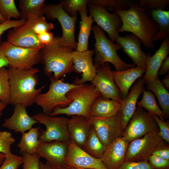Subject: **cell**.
<instances>
[{
	"instance_id": "cell-15",
	"label": "cell",
	"mask_w": 169,
	"mask_h": 169,
	"mask_svg": "<svg viewBox=\"0 0 169 169\" xmlns=\"http://www.w3.org/2000/svg\"><path fill=\"white\" fill-rule=\"evenodd\" d=\"M38 18L31 17L20 26L11 28L7 34V41L18 47L27 48L41 49L44 45L38 40L37 35L32 29V26Z\"/></svg>"
},
{
	"instance_id": "cell-54",
	"label": "cell",
	"mask_w": 169,
	"mask_h": 169,
	"mask_svg": "<svg viewBox=\"0 0 169 169\" xmlns=\"http://www.w3.org/2000/svg\"><path fill=\"white\" fill-rule=\"evenodd\" d=\"M7 104L3 102L0 100V117L2 115V111L6 108Z\"/></svg>"
},
{
	"instance_id": "cell-12",
	"label": "cell",
	"mask_w": 169,
	"mask_h": 169,
	"mask_svg": "<svg viewBox=\"0 0 169 169\" xmlns=\"http://www.w3.org/2000/svg\"><path fill=\"white\" fill-rule=\"evenodd\" d=\"M88 120L101 142L107 146L117 138L122 137L121 111L108 118L90 116Z\"/></svg>"
},
{
	"instance_id": "cell-51",
	"label": "cell",
	"mask_w": 169,
	"mask_h": 169,
	"mask_svg": "<svg viewBox=\"0 0 169 169\" xmlns=\"http://www.w3.org/2000/svg\"><path fill=\"white\" fill-rule=\"evenodd\" d=\"M163 86L167 90H169V72L161 81Z\"/></svg>"
},
{
	"instance_id": "cell-20",
	"label": "cell",
	"mask_w": 169,
	"mask_h": 169,
	"mask_svg": "<svg viewBox=\"0 0 169 169\" xmlns=\"http://www.w3.org/2000/svg\"><path fill=\"white\" fill-rule=\"evenodd\" d=\"M129 143L120 137L107 146L101 159L107 169H118L125 161Z\"/></svg>"
},
{
	"instance_id": "cell-45",
	"label": "cell",
	"mask_w": 169,
	"mask_h": 169,
	"mask_svg": "<svg viewBox=\"0 0 169 169\" xmlns=\"http://www.w3.org/2000/svg\"><path fill=\"white\" fill-rule=\"evenodd\" d=\"M118 169H154L148 160L139 161H125Z\"/></svg>"
},
{
	"instance_id": "cell-7",
	"label": "cell",
	"mask_w": 169,
	"mask_h": 169,
	"mask_svg": "<svg viewBox=\"0 0 169 169\" xmlns=\"http://www.w3.org/2000/svg\"><path fill=\"white\" fill-rule=\"evenodd\" d=\"M166 143L161 137L159 128L157 129L130 142L125 161L148 160L154 151L167 145Z\"/></svg>"
},
{
	"instance_id": "cell-39",
	"label": "cell",
	"mask_w": 169,
	"mask_h": 169,
	"mask_svg": "<svg viewBox=\"0 0 169 169\" xmlns=\"http://www.w3.org/2000/svg\"><path fill=\"white\" fill-rule=\"evenodd\" d=\"M23 163V157L10 152L6 154V157L0 167V169H18Z\"/></svg>"
},
{
	"instance_id": "cell-25",
	"label": "cell",
	"mask_w": 169,
	"mask_h": 169,
	"mask_svg": "<svg viewBox=\"0 0 169 169\" xmlns=\"http://www.w3.org/2000/svg\"><path fill=\"white\" fill-rule=\"evenodd\" d=\"M146 71V69L137 66L123 70L112 71L115 84L121 95V99L126 97L133 84L142 77Z\"/></svg>"
},
{
	"instance_id": "cell-2",
	"label": "cell",
	"mask_w": 169,
	"mask_h": 169,
	"mask_svg": "<svg viewBox=\"0 0 169 169\" xmlns=\"http://www.w3.org/2000/svg\"><path fill=\"white\" fill-rule=\"evenodd\" d=\"M9 85L10 104L23 105L27 107L34 103L36 96L45 87L36 89L38 84L36 74L38 69L33 67L21 70L9 67L8 69Z\"/></svg>"
},
{
	"instance_id": "cell-18",
	"label": "cell",
	"mask_w": 169,
	"mask_h": 169,
	"mask_svg": "<svg viewBox=\"0 0 169 169\" xmlns=\"http://www.w3.org/2000/svg\"><path fill=\"white\" fill-rule=\"evenodd\" d=\"M69 142L53 141L40 142L36 153L55 167L66 165Z\"/></svg>"
},
{
	"instance_id": "cell-49",
	"label": "cell",
	"mask_w": 169,
	"mask_h": 169,
	"mask_svg": "<svg viewBox=\"0 0 169 169\" xmlns=\"http://www.w3.org/2000/svg\"><path fill=\"white\" fill-rule=\"evenodd\" d=\"M1 41L0 40V68L9 66L8 61L1 49Z\"/></svg>"
},
{
	"instance_id": "cell-24",
	"label": "cell",
	"mask_w": 169,
	"mask_h": 169,
	"mask_svg": "<svg viewBox=\"0 0 169 169\" xmlns=\"http://www.w3.org/2000/svg\"><path fill=\"white\" fill-rule=\"evenodd\" d=\"M92 126L86 117L72 116L68 121V129L71 139L78 146L82 149L90 133Z\"/></svg>"
},
{
	"instance_id": "cell-52",
	"label": "cell",
	"mask_w": 169,
	"mask_h": 169,
	"mask_svg": "<svg viewBox=\"0 0 169 169\" xmlns=\"http://www.w3.org/2000/svg\"><path fill=\"white\" fill-rule=\"evenodd\" d=\"M9 28V25L7 22H5L2 24H0V36Z\"/></svg>"
},
{
	"instance_id": "cell-43",
	"label": "cell",
	"mask_w": 169,
	"mask_h": 169,
	"mask_svg": "<svg viewBox=\"0 0 169 169\" xmlns=\"http://www.w3.org/2000/svg\"><path fill=\"white\" fill-rule=\"evenodd\" d=\"M159 128V134L162 139L167 143H169V124L168 121H163L156 115L151 114Z\"/></svg>"
},
{
	"instance_id": "cell-41",
	"label": "cell",
	"mask_w": 169,
	"mask_h": 169,
	"mask_svg": "<svg viewBox=\"0 0 169 169\" xmlns=\"http://www.w3.org/2000/svg\"><path fill=\"white\" fill-rule=\"evenodd\" d=\"M54 28L53 24L51 23H48L44 16L37 19L32 27L33 32L37 35L45 32L50 31Z\"/></svg>"
},
{
	"instance_id": "cell-34",
	"label": "cell",
	"mask_w": 169,
	"mask_h": 169,
	"mask_svg": "<svg viewBox=\"0 0 169 169\" xmlns=\"http://www.w3.org/2000/svg\"><path fill=\"white\" fill-rule=\"evenodd\" d=\"M133 0H88V2L115 12L128 9L135 2Z\"/></svg>"
},
{
	"instance_id": "cell-37",
	"label": "cell",
	"mask_w": 169,
	"mask_h": 169,
	"mask_svg": "<svg viewBox=\"0 0 169 169\" xmlns=\"http://www.w3.org/2000/svg\"><path fill=\"white\" fill-rule=\"evenodd\" d=\"M0 100L7 105L10 104L8 71L5 67L0 68Z\"/></svg>"
},
{
	"instance_id": "cell-8",
	"label": "cell",
	"mask_w": 169,
	"mask_h": 169,
	"mask_svg": "<svg viewBox=\"0 0 169 169\" xmlns=\"http://www.w3.org/2000/svg\"><path fill=\"white\" fill-rule=\"evenodd\" d=\"M32 117L38 123L45 125L46 129L39 131L40 142L63 141L69 142L70 140L68 129L69 118L64 117L52 116L39 113Z\"/></svg>"
},
{
	"instance_id": "cell-5",
	"label": "cell",
	"mask_w": 169,
	"mask_h": 169,
	"mask_svg": "<svg viewBox=\"0 0 169 169\" xmlns=\"http://www.w3.org/2000/svg\"><path fill=\"white\" fill-rule=\"evenodd\" d=\"M91 30L95 40L94 64L96 69L107 62L113 64L116 71L123 70L135 67L134 64L126 63L121 59L116 52L122 49L121 46L117 43H113L108 39L102 28L95 25L92 26Z\"/></svg>"
},
{
	"instance_id": "cell-10",
	"label": "cell",
	"mask_w": 169,
	"mask_h": 169,
	"mask_svg": "<svg viewBox=\"0 0 169 169\" xmlns=\"http://www.w3.org/2000/svg\"><path fill=\"white\" fill-rule=\"evenodd\" d=\"M44 15L48 19L57 20L60 23L62 30L60 45L71 47L76 50L77 43L75 39V32L77 16H69L63 9L61 3L58 4H45Z\"/></svg>"
},
{
	"instance_id": "cell-28",
	"label": "cell",
	"mask_w": 169,
	"mask_h": 169,
	"mask_svg": "<svg viewBox=\"0 0 169 169\" xmlns=\"http://www.w3.org/2000/svg\"><path fill=\"white\" fill-rule=\"evenodd\" d=\"M40 128V126L32 127L28 132L21 133V138L17 146L20 153H36L40 143L39 140Z\"/></svg>"
},
{
	"instance_id": "cell-32",
	"label": "cell",
	"mask_w": 169,
	"mask_h": 169,
	"mask_svg": "<svg viewBox=\"0 0 169 169\" xmlns=\"http://www.w3.org/2000/svg\"><path fill=\"white\" fill-rule=\"evenodd\" d=\"M107 146L100 141L93 126L82 149L85 152L98 159H101Z\"/></svg>"
},
{
	"instance_id": "cell-19",
	"label": "cell",
	"mask_w": 169,
	"mask_h": 169,
	"mask_svg": "<svg viewBox=\"0 0 169 169\" xmlns=\"http://www.w3.org/2000/svg\"><path fill=\"white\" fill-rule=\"evenodd\" d=\"M145 83L143 76L139 78L126 97L120 101L121 125L123 132L136 111L137 101L139 96L143 92Z\"/></svg>"
},
{
	"instance_id": "cell-17",
	"label": "cell",
	"mask_w": 169,
	"mask_h": 169,
	"mask_svg": "<svg viewBox=\"0 0 169 169\" xmlns=\"http://www.w3.org/2000/svg\"><path fill=\"white\" fill-rule=\"evenodd\" d=\"M65 162L67 166L85 169H107L101 159L90 155L70 139Z\"/></svg>"
},
{
	"instance_id": "cell-46",
	"label": "cell",
	"mask_w": 169,
	"mask_h": 169,
	"mask_svg": "<svg viewBox=\"0 0 169 169\" xmlns=\"http://www.w3.org/2000/svg\"><path fill=\"white\" fill-rule=\"evenodd\" d=\"M39 42L42 44L47 45L51 44L54 40V36L50 31L45 32L37 35Z\"/></svg>"
},
{
	"instance_id": "cell-53",
	"label": "cell",
	"mask_w": 169,
	"mask_h": 169,
	"mask_svg": "<svg viewBox=\"0 0 169 169\" xmlns=\"http://www.w3.org/2000/svg\"><path fill=\"white\" fill-rule=\"evenodd\" d=\"M55 167V166H54ZM56 169H85L65 165L61 166L55 167Z\"/></svg>"
},
{
	"instance_id": "cell-31",
	"label": "cell",
	"mask_w": 169,
	"mask_h": 169,
	"mask_svg": "<svg viewBox=\"0 0 169 169\" xmlns=\"http://www.w3.org/2000/svg\"><path fill=\"white\" fill-rule=\"evenodd\" d=\"M151 15L159 27V31L154 37L153 42L163 41L169 36V11H151Z\"/></svg>"
},
{
	"instance_id": "cell-30",
	"label": "cell",
	"mask_w": 169,
	"mask_h": 169,
	"mask_svg": "<svg viewBox=\"0 0 169 169\" xmlns=\"http://www.w3.org/2000/svg\"><path fill=\"white\" fill-rule=\"evenodd\" d=\"M146 88L153 92L157 99L161 110L165 118L169 117V93L163 86L158 78L146 84Z\"/></svg>"
},
{
	"instance_id": "cell-38",
	"label": "cell",
	"mask_w": 169,
	"mask_h": 169,
	"mask_svg": "<svg viewBox=\"0 0 169 169\" xmlns=\"http://www.w3.org/2000/svg\"><path fill=\"white\" fill-rule=\"evenodd\" d=\"M139 6L146 11L163 10L169 4V0H136Z\"/></svg>"
},
{
	"instance_id": "cell-47",
	"label": "cell",
	"mask_w": 169,
	"mask_h": 169,
	"mask_svg": "<svg viewBox=\"0 0 169 169\" xmlns=\"http://www.w3.org/2000/svg\"><path fill=\"white\" fill-rule=\"evenodd\" d=\"M169 160V147L166 145L155 150L152 154Z\"/></svg>"
},
{
	"instance_id": "cell-56",
	"label": "cell",
	"mask_w": 169,
	"mask_h": 169,
	"mask_svg": "<svg viewBox=\"0 0 169 169\" xmlns=\"http://www.w3.org/2000/svg\"><path fill=\"white\" fill-rule=\"evenodd\" d=\"M7 20L2 15L0 12V24L5 23Z\"/></svg>"
},
{
	"instance_id": "cell-27",
	"label": "cell",
	"mask_w": 169,
	"mask_h": 169,
	"mask_svg": "<svg viewBox=\"0 0 169 169\" xmlns=\"http://www.w3.org/2000/svg\"><path fill=\"white\" fill-rule=\"evenodd\" d=\"M88 11H79L81 21L79 22V31L77 43L76 51L84 52L88 50L89 38L93 22L90 15L88 16Z\"/></svg>"
},
{
	"instance_id": "cell-22",
	"label": "cell",
	"mask_w": 169,
	"mask_h": 169,
	"mask_svg": "<svg viewBox=\"0 0 169 169\" xmlns=\"http://www.w3.org/2000/svg\"><path fill=\"white\" fill-rule=\"evenodd\" d=\"M169 54V36L163 41L158 49L152 56L147 53L146 59V69L144 77L145 83L156 80L158 77V72L163 61Z\"/></svg>"
},
{
	"instance_id": "cell-55",
	"label": "cell",
	"mask_w": 169,
	"mask_h": 169,
	"mask_svg": "<svg viewBox=\"0 0 169 169\" xmlns=\"http://www.w3.org/2000/svg\"><path fill=\"white\" fill-rule=\"evenodd\" d=\"M6 155L0 152V165H1L4 160Z\"/></svg>"
},
{
	"instance_id": "cell-40",
	"label": "cell",
	"mask_w": 169,
	"mask_h": 169,
	"mask_svg": "<svg viewBox=\"0 0 169 169\" xmlns=\"http://www.w3.org/2000/svg\"><path fill=\"white\" fill-rule=\"evenodd\" d=\"M15 141L12 134L7 131H0V152L6 154L11 152V145Z\"/></svg>"
},
{
	"instance_id": "cell-35",
	"label": "cell",
	"mask_w": 169,
	"mask_h": 169,
	"mask_svg": "<svg viewBox=\"0 0 169 169\" xmlns=\"http://www.w3.org/2000/svg\"><path fill=\"white\" fill-rule=\"evenodd\" d=\"M61 1L63 9L70 17L77 16V12L80 10L88 11L87 6L88 0H63Z\"/></svg>"
},
{
	"instance_id": "cell-50",
	"label": "cell",
	"mask_w": 169,
	"mask_h": 169,
	"mask_svg": "<svg viewBox=\"0 0 169 169\" xmlns=\"http://www.w3.org/2000/svg\"><path fill=\"white\" fill-rule=\"evenodd\" d=\"M39 168L40 169H56L54 166L47 161L45 163L40 161Z\"/></svg>"
},
{
	"instance_id": "cell-11",
	"label": "cell",
	"mask_w": 169,
	"mask_h": 169,
	"mask_svg": "<svg viewBox=\"0 0 169 169\" xmlns=\"http://www.w3.org/2000/svg\"><path fill=\"white\" fill-rule=\"evenodd\" d=\"M158 128L151 114L138 106L124 131L122 137L130 142Z\"/></svg>"
},
{
	"instance_id": "cell-16",
	"label": "cell",
	"mask_w": 169,
	"mask_h": 169,
	"mask_svg": "<svg viewBox=\"0 0 169 169\" xmlns=\"http://www.w3.org/2000/svg\"><path fill=\"white\" fill-rule=\"evenodd\" d=\"M95 54L94 49L84 52L75 50L72 53L73 71L82 73L80 79H75L74 84L76 85L84 84L88 81H92L96 74L97 69L93 63V56Z\"/></svg>"
},
{
	"instance_id": "cell-48",
	"label": "cell",
	"mask_w": 169,
	"mask_h": 169,
	"mask_svg": "<svg viewBox=\"0 0 169 169\" xmlns=\"http://www.w3.org/2000/svg\"><path fill=\"white\" fill-rule=\"evenodd\" d=\"M169 70V56H168L163 61L160 68L158 74L161 75H165Z\"/></svg>"
},
{
	"instance_id": "cell-1",
	"label": "cell",
	"mask_w": 169,
	"mask_h": 169,
	"mask_svg": "<svg viewBox=\"0 0 169 169\" xmlns=\"http://www.w3.org/2000/svg\"><path fill=\"white\" fill-rule=\"evenodd\" d=\"M114 12L119 15L122 22L119 33L131 32L138 37L147 49L154 48L153 39L158 32L159 27L147 11L140 8L135 0L128 9Z\"/></svg>"
},
{
	"instance_id": "cell-44",
	"label": "cell",
	"mask_w": 169,
	"mask_h": 169,
	"mask_svg": "<svg viewBox=\"0 0 169 169\" xmlns=\"http://www.w3.org/2000/svg\"><path fill=\"white\" fill-rule=\"evenodd\" d=\"M151 166L154 169H169V160L151 155L148 159Z\"/></svg>"
},
{
	"instance_id": "cell-9",
	"label": "cell",
	"mask_w": 169,
	"mask_h": 169,
	"mask_svg": "<svg viewBox=\"0 0 169 169\" xmlns=\"http://www.w3.org/2000/svg\"><path fill=\"white\" fill-rule=\"evenodd\" d=\"M1 47L8 61L9 67L28 70L40 62L41 49L18 47L7 41L2 42Z\"/></svg>"
},
{
	"instance_id": "cell-3",
	"label": "cell",
	"mask_w": 169,
	"mask_h": 169,
	"mask_svg": "<svg viewBox=\"0 0 169 169\" xmlns=\"http://www.w3.org/2000/svg\"><path fill=\"white\" fill-rule=\"evenodd\" d=\"M61 37L55 36L50 44L45 45L40 50V62L43 64L45 74L55 79L63 78L73 71L72 57L73 49L60 45Z\"/></svg>"
},
{
	"instance_id": "cell-26",
	"label": "cell",
	"mask_w": 169,
	"mask_h": 169,
	"mask_svg": "<svg viewBox=\"0 0 169 169\" xmlns=\"http://www.w3.org/2000/svg\"><path fill=\"white\" fill-rule=\"evenodd\" d=\"M120 101L104 99L100 95L92 104L90 116L108 118L115 116L120 110Z\"/></svg>"
},
{
	"instance_id": "cell-4",
	"label": "cell",
	"mask_w": 169,
	"mask_h": 169,
	"mask_svg": "<svg viewBox=\"0 0 169 169\" xmlns=\"http://www.w3.org/2000/svg\"><path fill=\"white\" fill-rule=\"evenodd\" d=\"M100 95L101 94L92 84L79 85L67 93V98L72 101L69 105L64 108L59 106L55 107L50 115H76L83 116L88 119L90 117L89 112L92 104Z\"/></svg>"
},
{
	"instance_id": "cell-13",
	"label": "cell",
	"mask_w": 169,
	"mask_h": 169,
	"mask_svg": "<svg viewBox=\"0 0 169 169\" xmlns=\"http://www.w3.org/2000/svg\"><path fill=\"white\" fill-rule=\"evenodd\" d=\"M87 5L93 21L107 33L110 39L114 43L120 36L118 30L122 25L119 15L114 12L110 13L106 8L100 6L89 2Z\"/></svg>"
},
{
	"instance_id": "cell-14",
	"label": "cell",
	"mask_w": 169,
	"mask_h": 169,
	"mask_svg": "<svg viewBox=\"0 0 169 169\" xmlns=\"http://www.w3.org/2000/svg\"><path fill=\"white\" fill-rule=\"evenodd\" d=\"M96 69V75L91 84L104 98L120 100L121 95L115 84L109 63H106Z\"/></svg>"
},
{
	"instance_id": "cell-29",
	"label": "cell",
	"mask_w": 169,
	"mask_h": 169,
	"mask_svg": "<svg viewBox=\"0 0 169 169\" xmlns=\"http://www.w3.org/2000/svg\"><path fill=\"white\" fill-rule=\"evenodd\" d=\"M45 2L44 0H20L19 4L20 18L27 19L31 17L38 18L44 16Z\"/></svg>"
},
{
	"instance_id": "cell-33",
	"label": "cell",
	"mask_w": 169,
	"mask_h": 169,
	"mask_svg": "<svg viewBox=\"0 0 169 169\" xmlns=\"http://www.w3.org/2000/svg\"><path fill=\"white\" fill-rule=\"evenodd\" d=\"M143 90V95L141 100L137 103L138 106L143 108L151 114L157 115L162 121H165L164 114L158 105L155 97L152 92L148 89Z\"/></svg>"
},
{
	"instance_id": "cell-36",
	"label": "cell",
	"mask_w": 169,
	"mask_h": 169,
	"mask_svg": "<svg viewBox=\"0 0 169 169\" xmlns=\"http://www.w3.org/2000/svg\"><path fill=\"white\" fill-rule=\"evenodd\" d=\"M0 12L7 20L20 18V12L14 0H0Z\"/></svg>"
},
{
	"instance_id": "cell-42",
	"label": "cell",
	"mask_w": 169,
	"mask_h": 169,
	"mask_svg": "<svg viewBox=\"0 0 169 169\" xmlns=\"http://www.w3.org/2000/svg\"><path fill=\"white\" fill-rule=\"evenodd\" d=\"M22 154L23 158V169H40V157L37 154L30 155L24 153Z\"/></svg>"
},
{
	"instance_id": "cell-23",
	"label": "cell",
	"mask_w": 169,
	"mask_h": 169,
	"mask_svg": "<svg viewBox=\"0 0 169 169\" xmlns=\"http://www.w3.org/2000/svg\"><path fill=\"white\" fill-rule=\"evenodd\" d=\"M14 106L12 115L5 120L3 124L4 127L22 133L29 130L34 124L38 123L28 115L26 107L21 104Z\"/></svg>"
},
{
	"instance_id": "cell-21",
	"label": "cell",
	"mask_w": 169,
	"mask_h": 169,
	"mask_svg": "<svg viewBox=\"0 0 169 169\" xmlns=\"http://www.w3.org/2000/svg\"><path fill=\"white\" fill-rule=\"evenodd\" d=\"M115 42L120 45L123 52L131 59L134 64L146 69L147 53L141 50L142 43L138 37L132 33L120 36Z\"/></svg>"
},
{
	"instance_id": "cell-6",
	"label": "cell",
	"mask_w": 169,
	"mask_h": 169,
	"mask_svg": "<svg viewBox=\"0 0 169 169\" xmlns=\"http://www.w3.org/2000/svg\"><path fill=\"white\" fill-rule=\"evenodd\" d=\"M64 80L63 77L55 79L52 76L48 91L39 94L35 97L34 103L41 107L44 113L50 115L55 107L64 108L72 102V101L67 98L66 94L70 90L79 85L64 82Z\"/></svg>"
}]
</instances>
